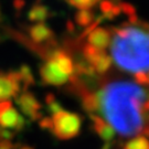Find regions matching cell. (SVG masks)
<instances>
[{
  "label": "cell",
  "mask_w": 149,
  "mask_h": 149,
  "mask_svg": "<svg viewBox=\"0 0 149 149\" xmlns=\"http://www.w3.org/2000/svg\"><path fill=\"white\" fill-rule=\"evenodd\" d=\"M147 92L130 81H109L98 93V113L103 119L123 137L144 134Z\"/></svg>",
  "instance_id": "6da1fadb"
},
{
  "label": "cell",
  "mask_w": 149,
  "mask_h": 149,
  "mask_svg": "<svg viewBox=\"0 0 149 149\" xmlns=\"http://www.w3.org/2000/svg\"><path fill=\"white\" fill-rule=\"evenodd\" d=\"M112 31V61L123 71L139 73L149 71V23L136 20Z\"/></svg>",
  "instance_id": "7a4b0ae2"
},
{
  "label": "cell",
  "mask_w": 149,
  "mask_h": 149,
  "mask_svg": "<svg viewBox=\"0 0 149 149\" xmlns=\"http://www.w3.org/2000/svg\"><path fill=\"white\" fill-rule=\"evenodd\" d=\"M51 132L56 138L61 140L74 138L80 133L82 126V118L80 115L72 112L61 109L52 115Z\"/></svg>",
  "instance_id": "3957f363"
},
{
  "label": "cell",
  "mask_w": 149,
  "mask_h": 149,
  "mask_svg": "<svg viewBox=\"0 0 149 149\" xmlns=\"http://www.w3.org/2000/svg\"><path fill=\"white\" fill-rule=\"evenodd\" d=\"M26 125V120L9 101L0 103V126L5 129L20 132Z\"/></svg>",
  "instance_id": "277c9868"
},
{
  "label": "cell",
  "mask_w": 149,
  "mask_h": 149,
  "mask_svg": "<svg viewBox=\"0 0 149 149\" xmlns=\"http://www.w3.org/2000/svg\"><path fill=\"white\" fill-rule=\"evenodd\" d=\"M22 90V83L18 71L10 73L0 72V103L17 97Z\"/></svg>",
  "instance_id": "5b68a950"
},
{
  "label": "cell",
  "mask_w": 149,
  "mask_h": 149,
  "mask_svg": "<svg viewBox=\"0 0 149 149\" xmlns=\"http://www.w3.org/2000/svg\"><path fill=\"white\" fill-rule=\"evenodd\" d=\"M17 105L27 117L32 120L41 118V104L37 97L29 91H23L19 96H17Z\"/></svg>",
  "instance_id": "8992f818"
},
{
  "label": "cell",
  "mask_w": 149,
  "mask_h": 149,
  "mask_svg": "<svg viewBox=\"0 0 149 149\" xmlns=\"http://www.w3.org/2000/svg\"><path fill=\"white\" fill-rule=\"evenodd\" d=\"M40 75L45 84L54 86L63 85L68 82L70 77L66 74H64L58 66V64L55 63V61L51 58L40 68Z\"/></svg>",
  "instance_id": "52a82bcc"
},
{
  "label": "cell",
  "mask_w": 149,
  "mask_h": 149,
  "mask_svg": "<svg viewBox=\"0 0 149 149\" xmlns=\"http://www.w3.org/2000/svg\"><path fill=\"white\" fill-rule=\"evenodd\" d=\"M112 41V31L106 28L97 27L95 29H91L87 37V44H90L95 49L101 51H105L111 45Z\"/></svg>",
  "instance_id": "ba28073f"
},
{
  "label": "cell",
  "mask_w": 149,
  "mask_h": 149,
  "mask_svg": "<svg viewBox=\"0 0 149 149\" xmlns=\"http://www.w3.org/2000/svg\"><path fill=\"white\" fill-rule=\"evenodd\" d=\"M29 36L32 41L37 44L54 42L53 31L43 22L36 23L29 28Z\"/></svg>",
  "instance_id": "9c48e42d"
},
{
  "label": "cell",
  "mask_w": 149,
  "mask_h": 149,
  "mask_svg": "<svg viewBox=\"0 0 149 149\" xmlns=\"http://www.w3.org/2000/svg\"><path fill=\"white\" fill-rule=\"evenodd\" d=\"M92 120H93V127L97 135L101 137L103 140L106 143H111V140L115 136V130L113 129L104 119L100 116L92 115Z\"/></svg>",
  "instance_id": "30bf717a"
},
{
  "label": "cell",
  "mask_w": 149,
  "mask_h": 149,
  "mask_svg": "<svg viewBox=\"0 0 149 149\" xmlns=\"http://www.w3.org/2000/svg\"><path fill=\"white\" fill-rule=\"evenodd\" d=\"M51 59L55 61V63L58 64L61 71L63 72L64 74H66L68 76L74 73V64L72 59L69 56V54L66 52H64L62 50H56L54 51L52 55H51Z\"/></svg>",
  "instance_id": "8fae6325"
},
{
  "label": "cell",
  "mask_w": 149,
  "mask_h": 149,
  "mask_svg": "<svg viewBox=\"0 0 149 149\" xmlns=\"http://www.w3.org/2000/svg\"><path fill=\"white\" fill-rule=\"evenodd\" d=\"M49 17V9L43 5L37 3L31 8V10L28 13V18L29 20L36 22H42L45 19H48Z\"/></svg>",
  "instance_id": "7c38bea8"
},
{
  "label": "cell",
  "mask_w": 149,
  "mask_h": 149,
  "mask_svg": "<svg viewBox=\"0 0 149 149\" xmlns=\"http://www.w3.org/2000/svg\"><path fill=\"white\" fill-rule=\"evenodd\" d=\"M123 149H149V138L145 136H136L130 139Z\"/></svg>",
  "instance_id": "4fadbf2b"
},
{
  "label": "cell",
  "mask_w": 149,
  "mask_h": 149,
  "mask_svg": "<svg viewBox=\"0 0 149 149\" xmlns=\"http://www.w3.org/2000/svg\"><path fill=\"white\" fill-rule=\"evenodd\" d=\"M18 73H19L20 80H21L22 87H24L23 91H27L29 86L34 84V80H33V75L31 73V70L29 69L27 65H22L21 68L18 70Z\"/></svg>",
  "instance_id": "5bb4252c"
},
{
  "label": "cell",
  "mask_w": 149,
  "mask_h": 149,
  "mask_svg": "<svg viewBox=\"0 0 149 149\" xmlns=\"http://www.w3.org/2000/svg\"><path fill=\"white\" fill-rule=\"evenodd\" d=\"M94 13L91 10H79L75 15V22L81 27H87L93 22Z\"/></svg>",
  "instance_id": "9a60e30c"
},
{
  "label": "cell",
  "mask_w": 149,
  "mask_h": 149,
  "mask_svg": "<svg viewBox=\"0 0 149 149\" xmlns=\"http://www.w3.org/2000/svg\"><path fill=\"white\" fill-rule=\"evenodd\" d=\"M71 6L77 8L79 10H91L102 0H66Z\"/></svg>",
  "instance_id": "2e32d148"
},
{
  "label": "cell",
  "mask_w": 149,
  "mask_h": 149,
  "mask_svg": "<svg viewBox=\"0 0 149 149\" xmlns=\"http://www.w3.org/2000/svg\"><path fill=\"white\" fill-rule=\"evenodd\" d=\"M45 102H47L49 109H50V112L52 113V115L55 114L56 112L61 111V109H63L62 106L60 105V103L56 101V98L52 94H48V95L45 96Z\"/></svg>",
  "instance_id": "e0dca14e"
},
{
  "label": "cell",
  "mask_w": 149,
  "mask_h": 149,
  "mask_svg": "<svg viewBox=\"0 0 149 149\" xmlns=\"http://www.w3.org/2000/svg\"><path fill=\"white\" fill-rule=\"evenodd\" d=\"M135 80L137 82V84L141 85H149V76L145 72H139L135 74Z\"/></svg>",
  "instance_id": "ac0fdd59"
},
{
  "label": "cell",
  "mask_w": 149,
  "mask_h": 149,
  "mask_svg": "<svg viewBox=\"0 0 149 149\" xmlns=\"http://www.w3.org/2000/svg\"><path fill=\"white\" fill-rule=\"evenodd\" d=\"M15 137V134L10 132V130H8V129H5V128H2L0 126V141H2V140H10Z\"/></svg>",
  "instance_id": "d6986e66"
},
{
  "label": "cell",
  "mask_w": 149,
  "mask_h": 149,
  "mask_svg": "<svg viewBox=\"0 0 149 149\" xmlns=\"http://www.w3.org/2000/svg\"><path fill=\"white\" fill-rule=\"evenodd\" d=\"M40 126L44 129H51L52 127V120H51V118L49 117H44V118H41V120H40Z\"/></svg>",
  "instance_id": "ffe728a7"
},
{
  "label": "cell",
  "mask_w": 149,
  "mask_h": 149,
  "mask_svg": "<svg viewBox=\"0 0 149 149\" xmlns=\"http://www.w3.org/2000/svg\"><path fill=\"white\" fill-rule=\"evenodd\" d=\"M0 149H15V146L10 140H2L0 141Z\"/></svg>",
  "instance_id": "44dd1931"
},
{
  "label": "cell",
  "mask_w": 149,
  "mask_h": 149,
  "mask_svg": "<svg viewBox=\"0 0 149 149\" xmlns=\"http://www.w3.org/2000/svg\"><path fill=\"white\" fill-rule=\"evenodd\" d=\"M145 107H146V111H149V93L147 94V101H146Z\"/></svg>",
  "instance_id": "7402d4cb"
},
{
  "label": "cell",
  "mask_w": 149,
  "mask_h": 149,
  "mask_svg": "<svg viewBox=\"0 0 149 149\" xmlns=\"http://www.w3.org/2000/svg\"><path fill=\"white\" fill-rule=\"evenodd\" d=\"M102 149H111V143H106V144L103 146Z\"/></svg>",
  "instance_id": "603a6c76"
},
{
  "label": "cell",
  "mask_w": 149,
  "mask_h": 149,
  "mask_svg": "<svg viewBox=\"0 0 149 149\" xmlns=\"http://www.w3.org/2000/svg\"><path fill=\"white\" fill-rule=\"evenodd\" d=\"M20 149H33V148L30 147V146H22V147H20Z\"/></svg>",
  "instance_id": "cb8c5ba5"
},
{
  "label": "cell",
  "mask_w": 149,
  "mask_h": 149,
  "mask_svg": "<svg viewBox=\"0 0 149 149\" xmlns=\"http://www.w3.org/2000/svg\"><path fill=\"white\" fill-rule=\"evenodd\" d=\"M147 119H148V122H149V114L147 115Z\"/></svg>",
  "instance_id": "d4e9b609"
}]
</instances>
